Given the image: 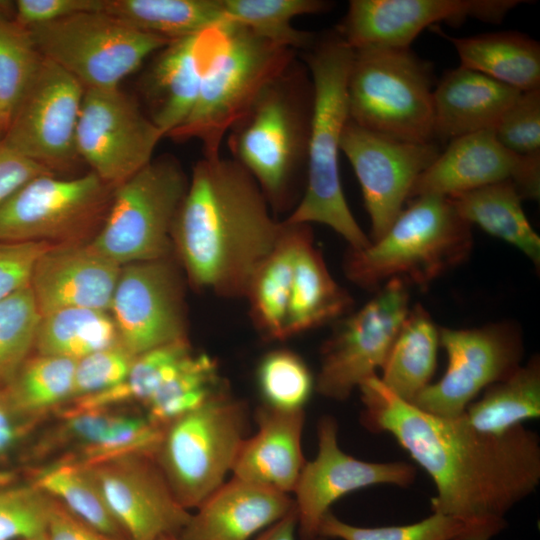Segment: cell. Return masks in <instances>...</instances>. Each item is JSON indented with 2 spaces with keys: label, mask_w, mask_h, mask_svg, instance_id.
I'll list each match as a JSON object with an SVG mask.
<instances>
[{
  "label": "cell",
  "mask_w": 540,
  "mask_h": 540,
  "mask_svg": "<svg viewBox=\"0 0 540 540\" xmlns=\"http://www.w3.org/2000/svg\"><path fill=\"white\" fill-rule=\"evenodd\" d=\"M110 310L134 356L187 339L183 278L171 256L122 266Z\"/></svg>",
  "instance_id": "obj_17"
},
{
  "label": "cell",
  "mask_w": 540,
  "mask_h": 540,
  "mask_svg": "<svg viewBox=\"0 0 540 540\" xmlns=\"http://www.w3.org/2000/svg\"><path fill=\"white\" fill-rule=\"evenodd\" d=\"M85 88L52 61H43L16 108L2 143L54 173L78 157L76 128Z\"/></svg>",
  "instance_id": "obj_16"
},
{
  "label": "cell",
  "mask_w": 540,
  "mask_h": 540,
  "mask_svg": "<svg viewBox=\"0 0 540 540\" xmlns=\"http://www.w3.org/2000/svg\"><path fill=\"white\" fill-rule=\"evenodd\" d=\"M114 189L93 172L39 176L0 207V242L82 243L102 225Z\"/></svg>",
  "instance_id": "obj_11"
},
{
  "label": "cell",
  "mask_w": 540,
  "mask_h": 540,
  "mask_svg": "<svg viewBox=\"0 0 540 540\" xmlns=\"http://www.w3.org/2000/svg\"><path fill=\"white\" fill-rule=\"evenodd\" d=\"M450 41L465 68L482 73L521 92L540 88V45L516 31L451 37Z\"/></svg>",
  "instance_id": "obj_27"
},
{
  "label": "cell",
  "mask_w": 540,
  "mask_h": 540,
  "mask_svg": "<svg viewBox=\"0 0 540 540\" xmlns=\"http://www.w3.org/2000/svg\"><path fill=\"white\" fill-rule=\"evenodd\" d=\"M306 57L311 74L312 110L307 146L304 194L284 222L327 225L359 250L371 240L358 225L341 185L340 141L349 119L347 77L353 49L337 31L312 44Z\"/></svg>",
  "instance_id": "obj_3"
},
{
  "label": "cell",
  "mask_w": 540,
  "mask_h": 540,
  "mask_svg": "<svg viewBox=\"0 0 540 540\" xmlns=\"http://www.w3.org/2000/svg\"><path fill=\"white\" fill-rule=\"evenodd\" d=\"M121 268L89 243L51 245L36 260L29 286L41 316L65 308L108 311Z\"/></svg>",
  "instance_id": "obj_22"
},
{
  "label": "cell",
  "mask_w": 540,
  "mask_h": 540,
  "mask_svg": "<svg viewBox=\"0 0 540 540\" xmlns=\"http://www.w3.org/2000/svg\"><path fill=\"white\" fill-rule=\"evenodd\" d=\"M162 132L119 87L85 89L76 150L103 182L116 188L153 159Z\"/></svg>",
  "instance_id": "obj_14"
},
{
  "label": "cell",
  "mask_w": 540,
  "mask_h": 540,
  "mask_svg": "<svg viewBox=\"0 0 540 540\" xmlns=\"http://www.w3.org/2000/svg\"><path fill=\"white\" fill-rule=\"evenodd\" d=\"M172 157L152 161L114 189L91 247L121 267L170 257L175 216L188 187Z\"/></svg>",
  "instance_id": "obj_8"
},
{
  "label": "cell",
  "mask_w": 540,
  "mask_h": 540,
  "mask_svg": "<svg viewBox=\"0 0 540 540\" xmlns=\"http://www.w3.org/2000/svg\"><path fill=\"white\" fill-rule=\"evenodd\" d=\"M493 131L499 143L518 156L540 153V88L521 92Z\"/></svg>",
  "instance_id": "obj_44"
},
{
  "label": "cell",
  "mask_w": 540,
  "mask_h": 540,
  "mask_svg": "<svg viewBox=\"0 0 540 540\" xmlns=\"http://www.w3.org/2000/svg\"><path fill=\"white\" fill-rule=\"evenodd\" d=\"M54 174L48 168L0 142V207L33 179Z\"/></svg>",
  "instance_id": "obj_48"
},
{
  "label": "cell",
  "mask_w": 540,
  "mask_h": 540,
  "mask_svg": "<svg viewBox=\"0 0 540 540\" xmlns=\"http://www.w3.org/2000/svg\"><path fill=\"white\" fill-rule=\"evenodd\" d=\"M309 224L283 221L280 238L254 273L245 297L253 322L268 340H285V325L296 258L303 240L311 233Z\"/></svg>",
  "instance_id": "obj_28"
},
{
  "label": "cell",
  "mask_w": 540,
  "mask_h": 540,
  "mask_svg": "<svg viewBox=\"0 0 540 540\" xmlns=\"http://www.w3.org/2000/svg\"><path fill=\"white\" fill-rule=\"evenodd\" d=\"M227 391L216 360L192 351L179 372L155 392L144 408L152 422L164 427Z\"/></svg>",
  "instance_id": "obj_37"
},
{
  "label": "cell",
  "mask_w": 540,
  "mask_h": 540,
  "mask_svg": "<svg viewBox=\"0 0 540 540\" xmlns=\"http://www.w3.org/2000/svg\"><path fill=\"white\" fill-rule=\"evenodd\" d=\"M294 508L289 494L236 477L225 481L191 514L183 540H250Z\"/></svg>",
  "instance_id": "obj_23"
},
{
  "label": "cell",
  "mask_w": 540,
  "mask_h": 540,
  "mask_svg": "<svg viewBox=\"0 0 540 540\" xmlns=\"http://www.w3.org/2000/svg\"><path fill=\"white\" fill-rule=\"evenodd\" d=\"M2 137H3V132H2V130L0 129V142H1V140H2Z\"/></svg>",
  "instance_id": "obj_54"
},
{
  "label": "cell",
  "mask_w": 540,
  "mask_h": 540,
  "mask_svg": "<svg viewBox=\"0 0 540 540\" xmlns=\"http://www.w3.org/2000/svg\"><path fill=\"white\" fill-rule=\"evenodd\" d=\"M119 343L116 324L107 311L65 308L41 316L34 349L38 355L79 360Z\"/></svg>",
  "instance_id": "obj_35"
},
{
  "label": "cell",
  "mask_w": 540,
  "mask_h": 540,
  "mask_svg": "<svg viewBox=\"0 0 540 540\" xmlns=\"http://www.w3.org/2000/svg\"><path fill=\"white\" fill-rule=\"evenodd\" d=\"M297 514L294 508L279 521L259 533L255 540H297ZM316 540H326L318 538Z\"/></svg>",
  "instance_id": "obj_51"
},
{
  "label": "cell",
  "mask_w": 540,
  "mask_h": 540,
  "mask_svg": "<svg viewBox=\"0 0 540 540\" xmlns=\"http://www.w3.org/2000/svg\"><path fill=\"white\" fill-rule=\"evenodd\" d=\"M229 22L247 27L255 34L293 50L309 48L314 36L292 26L293 18L318 14L329 7L321 0H222Z\"/></svg>",
  "instance_id": "obj_38"
},
{
  "label": "cell",
  "mask_w": 540,
  "mask_h": 540,
  "mask_svg": "<svg viewBox=\"0 0 540 540\" xmlns=\"http://www.w3.org/2000/svg\"><path fill=\"white\" fill-rule=\"evenodd\" d=\"M18 540H49L46 531Z\"/></svg>",
  "instance_id": "obj_52"
},
{
  "label": "cell",
  "mask_w": 540,
  "mask_h": 540,
  "mask_svg": "<svg viewBox=\"0 0 540 540\" xmlns=\"http://www.w3.org/2000/svg\"><path fill=\"white\" fill-rule=\"evenodd\" d=\"M476 430L500 435L540 416V359L533 356L503 379L488 386L463 413Z\"/></svg>",
  "instance_id": "obj_33"
},
{
  "label": "cell",
  "mask_w": 540,
  "mask_h": 540,
  "mask_svg": "<svg viewBox=\"0 0 540 540\" xmlns=\"http://www.w3.org/2000/svg\"><path fill=\"white\" fill-rule=\"evenodd\" d=\"M255 420L257 431L242 442L231 471L233 477L293 493L306 463L301 445L304 410L282 411L262 404Z\"/></svg>",
  "instance_id": "obj_24"
},
{
  "label": "cell",
  "mask_w": 540,
  "mask_h": 540,
  "mask_svg": "<svg viewBox=\"0 0 540 540\" xmlns=\"http://www.w3.org/2000/svg\"><path fill=\"white\" fill-rule=\"evenodd\" d=\"M103 0H17L15 20L29 28L77 13L101 11Z\"/></svg>",
  "instance_id": "obj_47"
},
{
  "label": "cell",
  "mask_w": 540,
  "mask_h": 540,
  "mask_svg": "<svg viewBox=\"0 0 540 540\" xmlns=\"http://www.w3.org/2000/svg\"><path fill=\"white\" fill-rule=\"evenodd\" d=\"M521 0H352L337 32L352 48H410L436 23L468 18L498 24Z\"/></svg>",
  "instance_id": "obj_20"
},
{
  "label": "cell",
  "mask_w": 540,
  "mask_h": 540,
  "mask_svg": "<svg viewBox=\"0 0 540 540\" xmlns=\"http://www.w3.org/2000/svg\"><path fill=\"white\" fill-rule=\"evenodd\" d=\"M11 407L5 389H0V458L8 455L36 426Z\"/></svg>",
  "instance_id": "obj_50"
},
{
  "label": "cell",
  "mask_w": 540,
  "mask_h": 540,
  "mask_svg": "<svg viewBox=\"0 0 540 540\" xmlns=\"http://www.w3.org/2000/svg\"><path fill=\"white\" fill-rule=\"evenodd\" d=\"M157 540H183L180 535L165 534L157 538Z\"/></svg>",
  "instance_id": "obj_53"
},
{
  "label": "cell",
  "mask_w": 540,
  "mask_h": 540,
  "mask_svg": "<svg viewBox=\"0 0 540 540\" xmlns=\"http://www.w3.org/2000/svg\"><path fill=\"white\" fill-rule=\"evenodd\" d=\"M40 319L29 285L0 301V389L10 384L28 359Z\"/></svg>",
  "instance_id": "obj_40"
},
{
  "label": "cell",
  "mask_w": 540,
  "mask_h": 540,
  "mask_svg": "<svg viewBox=\"0 0 540 540\" xmlns=\"http://www.w3.org/2000/svg\"><path fill=\"white\" fill-rule=\"evenodd\" d=\"M84 466L128 540L180 535L191 514L176 500L154 456L133 453Z\"/></svg>",
  "instance_id": "obj_19"
},
{
  "label": "cell",
  "mask_w": 540,
  "mask_h": 540,
  "mask_svg": "<svg viewBox=\"0 0 540 540\" xmlns=\"http://www.w3.org/2000/svg\"><path fill=\"white\" fill-rule=\"evenodd\" d=\"M135 357L119 343L77 360L70 401L104 391L123 382Z\"/></svg>",
  "instance_id": "obj_45"
},
{
  "label": "cell",
  "mask_w": 540,
  "mask_h": 540,
  "mask_svg": "<svg viewBox=\"0 0 540 540\" xmlns=\"http://www.w3.org/2000/svg\"><path fill=\"white\" fill-rule=\"evenodd\" d=\"M52 244L0 242V301L30 284L36 260Z\"/></svg>",
  "instance_id": "obj_46"
},
{
  "label": "cell",
  "mask_w": 540,
  "mask_h": 540,
  "mask_svg": "<svg viewBox=\"0 0 540 540\" xmlns=\"http://www.w3.org/2000/svg\"><path fill=\"white\" fill-rule=\"evenodd\" d=\"M101 11L171 41L229 22L222 0H103Z\"/></svg>",
  "instance_id": "obj_32"
},
{
  "label": "cell",
  "mask_w": 540,
  "mask_h": 540,
  "mask_svg": "<svg viewBox=\"0 0 540 540\" xmlns=\"http://www.w3.org/2000/svg\"><path fill=\"white\" fill-rule=\"evenodd\" d=\"M43 56L29 29L0 14V129L5 131Z\"/></svg>",
  "instance_id": "obj_39"
},
{
  "label": "cell",
  "mask_w": 540,
  "mask_h": 540,
  "mask_svg": "<svg viewBox=\"0 0 540 540\" xmlns=\"http://www.w3.org/2000/svg\"><path fill=\"white\" fill-rule=\"evenodd\" d=\"M352 305V297L331 276L311 232L296 258L285 339L344 317Z\"/></svg>",
  "instance_id": "obj_29"
},
{
  "label": "cell",
  "mask_w": 540,
  "mask_h": 540,
  "mask_svg": "<svg viewBox=\"0 0 540 540\" xmlns=\"http://www.w3.org/2000/svg\"><path fill=\"white\" fill-rule=\"evenodd\" d=\"M46 533L49 540H119L94 529L54 498Z\"/></svg>",
  "instance_id": "obj_49"
},
{
  "label": "cell",
  "mask_w": 540,
  "mask_h": 540,
  "mask_svg": "<svg viewBox=\"0 0 540 540\" xmlns=\"http://www.w3.org/2000/svg\"><path fill=\"white\" fill-rule=\"evenodd\" d=\"M520 93L463 66L447 71L433 91L434 138L493 130Z\"/></svg>",
  "instance_id": "obj_26"
},
{
  "label": "cell",
  "mask_w": 540,
  "mask_h": 540,
  "mask_svg": "<svg viewBox=\"0 0 540 540\" xmlns=\"http://www.w3.org/2000/svg\"><path fill=\"white\" fill-rule=\"evenodd\" d=\"M290 82L286 73L270 85L229 137L232 159L252 175L276 209L307 160L313 92L299 88L295 93Z\"/></svg>",
  "instance_id": "obj_9"
},
{
  "label": "cell",
  "mask_w": 540,
  "mask_h": 540,
  "mask_svg": "<svg viewBox=\"0 0 540 540\" xmlns=\"http://www.w3.org/2000/svg\"><path fill=\"white\" fill-rule=\"evenodd\" d=\"M282 229L243 166L220 155L204 156L193 168L171 239L193 286L221 297H245Z\"/></svg>",
  "instance_id": "obj_2"
},
{
  "label": "cell",
  "mask_w": 540,
  "mask_h": 540,
  "mask_svg": "<svg viewBox=\"0 0 540 540\" xmlns=\"http://www.w3.org/2000/svg\"><path fill=\"white\" fill-rule=\"evenodd\" d=\"M449 198L466 222L515 246L539 266L540 238L525 216L523 197L512 181L486 185Z\"/></svg>",
  "instance_id": "obj_31"
},
{
  "label": "cell",
  "mask_w": 540,
  "mask_h": 540,
  "mask_svg": "<svg viewBox=\"0 0 540 540\" xmlns=\"http://www.w3.org/2000/svg\"><path fill=\"white\" fill-rule=\"evenodd\" d=\"M472 245L471 225L449 197L421 195L383 236L366 248L350 249L344 270L350 281L365 289H378L394 278L424 289L463 263Z\"/></svg>",
  "instance_id": "obj_5"
},
{
  "label": "cell",
  "mask_w": 540,
  "mask_h": 540,
  "mask_svg": "<svg viewBox=\"0 0 540 540\" xmlns=\"http://www.w3.org/2000/svg\"><path fill=\"white\" fill-rule=\"evenodd\" d=\"M256 381L263 404L282 411L304 410L314 388L307 364L288 349L265 354L258 364Z\"/></svg>",
  "instance_id": "obj_41"
},
{
  "label": "cell",
  "mask_w": 540,
  "mask_h": 540,
  "mask_svg": "<svg viewBox=\"0 0 540 540\" xmlns=\"http://www.w3.org/2000/svg\"><path fill=\"white\" fill-rule=\"evenodd\" d=\"M409 285L394 278L358 311L341 319L321 349L316 390L343 401L367 378L376 375L406 319Z\"/></svg>",
  "instance_id": "obj_12"
},
{
  "label": "cell",
  "mask_w": 540,
  "mask_h": 540,
  "mask_svg": "<svg viewBox=\"0 0 540 540\" xmlns=\"http://www.w3.org/2000/svg\"><path fill=\"white\" fill-rule=\"evenodd\" d=\"M507 180L523 199H538L540 153L518 156L499 143L492 129L483 130L450 140L418 177L410 197H451Z\"/></svg>",
  "instance_id": "obj_21"
},
{
  "label": "cell",
  "mask_w": 540,
  "mask_h": 540,
  "mask_svg": "<svg viewBox=\"0 0 540 540\" xmlns=\"http://www.w3.org/2000/svg\"><path fill=\"white\" fill-rule=\"evenodd\" d=\"M439 328L424 307L410 308L381 368L382 383L412 403L431 384L437 364Z\"/></svg>",
  "instance_id": "obj_30"
},
{
  "label": "cell",
  "mask_w": 540,
  "mask_h": 540,
  "mask_svg": "<svg viewBox=\"0 0 540 540\" xmlns=\"http://www.w3.org/2000/svg\"><path fill=\"white\" fill-rule=\"evenodd\" d=\"M316 457L304 464L293 493L299 540H316L324 516L341 497L372 485L408 487L416 479L413 464L405 461L368 462L338 444V424L325 415L317 425Z\"/></svg>",
  "instance_id": "obj_18"
},
{
  "label": "cell",
  "mask_w": 540,
  "mask_h": 540,
  "mask_svg": "<svg viewBox=\"0 0 540 540\" xmlns=\"http://www.w3.org/2000/svg\"><path fill=\"white\" fill-rule=\"evenodd\" d=\"M247 427V407L230 391L164 426L154 458L181 506L197 508L225 482Z\"/></svg>",
  "instance_id": "obj_7"
},
{
  "label": "cell",
  "mask_w": 540,
  "mask_h": 540,
  "mask_svg": "<svg viewBox=\"0 0 540 540\" xmlns=\"http://www.w3.org/2000/svg\"><path fill=\"white\" fill-rule=\"evenodd\" d=\"M361 392L362 424L391 434L431 477L433 512L463 522L469 540H489L505 527L506 513L540 483V439L516 426L500 435L474 429L464 415L427 413L390 391L373 375Z\"/></svg>",
  "instance_id": "obj_1"
},
{
  "label": "cell",
  "mask_w": 540,
  "mask_h": 540,
  "mask_svg": "<svg viewBox=\"0 0 540 540\" xmlns=\"http://www.w3.org/2000/svg\"><path fill=\"white\" fill-rule=\"evenodd\" d=\"M209 28L160 49L144 80L149 118L168 136L191 114L200 89Z\"/></svg>",
  "instance_id": "obj_25"
},
{
  "label": "cell",
  "mask_w": 540,
  "mask_h": 540,
  "mask_svg": "<svg viewBox=\"0 0 540 540\" xmlns=\"http://www.w3.org/2000/svg\"><path fill=\"white\" fill-rule=\"evenodd\" d=\"M433 68L410 48L353 49L349 120L407 142L434 141Z\"/></svg>",
  "instance_id": "obj_6"
},
{
  "label": "cell",
  "mask_w": 540,
  "mask_h": 540,
  "mask_svg": "<svg viewBox=\"0 0 540 540\" xmlns=\"http://www.w3.org/2000/svg\"><path fill=\"white\" fill-rule=\"evenodd\" d=\"M319 537L340 540H469L466 525L447 515L433 512L419 522L382 527H359L348 524L331 511L323 518Z\"/></svg>",
  "instance_id": "obj_42"
},
{
  "label": "cell",
  "mask_w": 540,
  "mask_h": 540,
  "mask_svg": "<svg viewBox=\"0 0 540 540\" xmlns=\"http://www.w3.org/2000/svg\"><path fill=\"white\" fill-rule=\"evenodd\" d=\"M27 481L94 529L119 540H128L87 467L81 463L59 457L51 463L30 469Z\"/></svg>",
  "instance_id": "obj_34"
},
{
  "label": "cell",
  "mask_w": 540,
  "mask_h": 540,
  "mask_svg": "<svg viewBox=\"0 0 540 540\" xmlns=\"http://www.w3.org/2000/svg\"><path fill=\"white\" fill-rule=\"evenodd\" d=\"M39 53L85 89H108L171 40L145 33L103 11L77 13L28 28Z\"/></svg>",
  "instance_id": "obj_10"
},
{
  "label": "cell",
  "mask_w": 540,
  "mask_h": 540,
  "mask_svg": "<svg viewBox=\"0 0 540 540\" xmlns=\"http://www.w3.org/2000/svg\"><path fill=\"white\" fill-rule=\"evenodd\" d=\"M77 360L38 355L28 358L5 392L22 418L40 423L72 398Z\"/></svg>",
  "instance_id": "obj_36"
},
{
  "label": "cell",
  "mask_w": 540,
  "mask_h": 540,
  "mask_svg": "<svg viewBox=\"0 0 540 540\" xmlns=\"http://www.w3.org/2000/svg\"><path fill=\"white\" fill-rule=\"evenodd\" d=\"M294 54L295 50L237 23L209 28L195 106L169 137L197 138L204 156H219L224 136L246 116L262 93L288 72Z\"/></svg>",
  "instance_id": "obj_4"
},
{
  "label": "cell",
  "mask_w": 540,
  "mask_h": 540,
  "mask_svg": "<svg viewBox=\"0 0 540 540\" xmlns=\"http://www.w3.org/2000/svg\"><path fill=\"white\" fill-rule=\"evenodd\" d=\"M53 498L29 483L0 480V540H18L46 531Z\"/></svg>",
  "instance_id": "obj_43"
},
{
  "label": "cell",
  "mask_w": 540,
  "mask_h": 540,
  "mask_svg": "<svg viewBox=\"0 0 540 540\" xmlns=\"http://www.w3.org/2000/svg\"><path fill=\"white\" fill-rule=\"evenodd\" d=\"M3 132V131H2Z\"/></svg>",
  "instance_id": "obj_55"
},
{
  "label": "cell",
  "mask_w": 540,
  "mask_h": 540,
  "mask_svg": "<svg viewBox=\"0 0 540 540\" xmlns=\"http://www.w3.org/2000/svg\"><path fill=\"white\" fill-rule=\"evenodd\" d=\"M340 150L360 183L371 221V242L390 228L402 212L418 177L441 152L434 141L416 143L394 139L349 119L342 132Z\"/></svg>",
  "instance_id": "obj_15"
},
{
  "label": "cell",
  "mask_w": 540,
  "mask_h": 540,
  "mask_svg": "<svg viewBox=\"0 0 540 540\" xmlns=\"http://www.w3.org/2000/svg\"><path fill=\"white\" fill-rule=\"evenodd\" d=\"M439 345L447 354L446 371L412 404L447 418L461 416L482 390L517 368L524 352L520 328L511 322L472 329L439 328Z\"/></svg>",
  "instance_id": "obj_13"
}]
</instances>
